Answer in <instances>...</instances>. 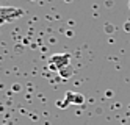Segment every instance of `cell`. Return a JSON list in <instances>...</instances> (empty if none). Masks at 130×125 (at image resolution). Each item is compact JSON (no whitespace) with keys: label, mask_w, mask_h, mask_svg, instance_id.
Here are the masks:
<instances>
[{"label":"cell","mask_w":130,"mask_h":125,"mask_svg":"<svg viewBox=\"0 0 130 125\" xmlns=\"http://www.w3.org/2000/svg\"><path fill=\"white\" fill-rule=\"evenodd\" d=\"M30 2H36V0H30Z\"/></svg>","instance_id":"obj_7"},{"label":"cell","mask_w":130,"mask_h":125,"mask_svg":"<svg viewBox=\"0 0 130 125\" xmlns=\"http://www.w3.org/2000/svg\"><path fill=\"white\" fill-rule=\"evenodd\" d=\"M125 30H128V31H130V22H127V27H125Z\"/></svg>","instance_id":"obj_5"},{"label":"cell","mask_w":130,"mask_h":125,"mask_svg":"<svg viewBox=\"0 0 130 125\" xmlns=\"http://www.w3.org/2000/svg\"><path fill=\"white\" fill-rule=\"evenodd\" d=\"M49 63H50V69L60 72L61 69H64V67L69 66V63H71V55H69V53H58V55H53Z\"/></svg>","instance_id":"obj_1"},{"label":"cell","mask_w":130,"mask_h":125,"mask_svg":"<svg viewBox=\"0 0 130 125\" xmlns=\"http://www.w3.org/2000/svg\"><path fill=\"white\" fill-rule=\"evenodd\" d=\"M5 24V21H3V19H0V25H3Z\"/></svg>","instance_id":"obj_6"},{"label":"cell","mask_w":130,"mask_h":125,"mask_svg":"<svg viewBox=\"0 0 130 125\" xmlns=\"http://www.w3.org/2000/svg\"><path fill=\"white\" fill-rule=\"evenodd\" d=\"M58 74L63 77V78H69V77L72 75V67H71V64H69L68 67H64V69H61Z\"/></svg>","instance_id":"obj_4"},{"label":"cell","mask_w":130,"mask_h":125,"mask_svg":"<svg viewBox=\"0 0 130 125\" xmlns=\"http://www.w3.org/2000/svg\"><path fill=\"white\" fill-rule=\"evenodd\" d=\"M128 6H130V2H128Z\"/></svg>","instance_id":"obj_8"},{"label":"cell","mask_w":130,"mask_h":125,"mask_svg":"<svg viewBox=\"0 0 130 125\" xmlns=\"http://www.w3.org/2000/svg\"><path fill=\"white\" fill-rule=\"evenodd\" d=\"M66 100H68V103L82 105L83 102H85V97H83L82 94H78V92H68L66 94Z\"/></svg>","instance_id":"obj_3"},{"label":"cell","mask_w":130,"mask_h":125,"mask_svg":"<svg viewBox=\"0 0 130 125\" xmlns=\"http://www.w3.org/2000/svg\"><path fill=\"white\" fill-rule=\"evenodd\" d=\"M25 11L21 8H14V6H0V19H3L5 22L14 21V19L21 17Z\"/></svg>","instance_id":"obj_2"}]
</instances>
